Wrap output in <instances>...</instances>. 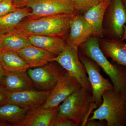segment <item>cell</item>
Returning a JSON list of instances; mask_svg holds the SVG:
<instances>
[{
	"instance_id": "obj_7",
	"label": "cell",
	"mask_w": 126,
	"mask_h": 126,
	"mask_svg": "<svg viewBox=\"0 0 126 126\" xmlns=\"http://www.w3.org/2000/svg\"><path fill=\"white\" fill-rule=\"evenodd\" d=\"M52 62L61 65L66 72L80 82L82 87L92 88L86 68L79 57V48L67 44L63 50L54 58Z\"/></svg>"
},
{
	"instance_id": "obj_8",
	"label": "cell",
	"mask_w": 126,
	"mask_h": 126,
	"mask_svg": "<svg viewBox=\"0 0 126 126\" xmlns=\"http://www.w3.org/2000/svg\"><path fill=\"white\" fill-rule=\"evenodd\" d=\"M52 62L27 70L35 88L41 90H52L59 79L66 72L58 63L57 65Z\"/></svg>"
},
{
	"instance_id": "obj_3",
	"label": "cell",
	"mask_w": 126,
	"mask_h": 126,
	"mask_svg": "<svg viewBox=\"0 0 126 126\" xmlns=\"http://www.w3.org/2000/svg\"><path fill=\"white\" fill-rule=\"evenodd\" d=\"M92 92L81 87L68 96L60 104L55 119H66L76 126H85L90 117Z\"/></svg>"
},
{
	"instance_id": "obj_15",
	"label": "cell",
	"mask_w": 126,
	"mask_h": 126,
	"mask_svg": "<svg viewBox=\"0 0 126 126\" xmlns=\"http://www.w3.org/2000/svg\"><path fill=\"white\" fill-rule=\"evenodd\" d=\"M16 52L31 68L41 67L52 62L55 56L47 50L33 45Z\"/></svg>"
},
{
	"instance_id": "obj_31",
	"label": "cell",
	"mask_w": 126,
	"mask_h": 126,
	"mask_svg": "<svg viewBox=\"0 0 126 126\" xmlns=\"http://www.w3.org/2000/svg\"><path fill=\"white\" fill-rule=\"evenodd\" d=\"M4 49V46L2 43L0 41V53Z\"/></svg>"
},
{
	"instance_id": "obj_1",
	"label": "cell",
	"mask_w": 126,
	"mask_h": 126,
	"mask_svg": "<svg viewBox=\"0 0 126 126\" xmlns=\"http://www.w3.org/2000/svg\"><path fill=\"white\" fill-rule=\"evenodd\" d=\"M77 14H58L26 20L10 31L27 37L38 35L61 37L69 30L70 20Z\"/></svg>"
},
{
	"instance_id": "obj_12",
	"label": "cell",
	"mask_w": 126,
	"mask_h": 126,
	"mask_svg": "<svg viewBox=\"0 0 126 126\" xmlns=\"http://www.w3.org/2000/svg\"><path fill=\"white\" fill-rule=\"evenodd\" d=\"M108 12L109 31L113 39L121 40L126 23V9L123 0H113L111 2Z\"/></svg>"
},
{
	"instance_id": "obj_14",
	"label": "cell",
	"mask_w": 126,
	"mask_h": 126,
	"mask_svg": "<svg viewBox=\"0 0 126 126\" xmlns=\"http://www.w3.org/2000/svg\"><path fill=\"white\" fill-rule=\"evenodd\" d=\"M1 85L9 92H14L35 89L27 70L5 72Z\"/></svg>"
},
{
	"instance_id": "obj_18",
	"label": "cell",
	"mask_w": 126,
	"mask_h": 126,
	"mask_svg": "<svg viewBox=\"0 0 126 126\" xmlns=\"http://www.w3.org/2000/svg\"><path fill=\"white\" fill-rule=\"evenodd\" d=\"M111 0H106L90 8L84 13V18L94 31L95 35L102 33L104 17L107 9L111 4Z\"/></svg>"
},
{
	"instance_id": "obj_16",
	"label": "cell",
	"mask_w": 126,
	"mask_h": 126,
	"mask_svg": "<svg viewBox=\"0 0 126 126\" xmlns=\"http://www.w3.org/2000/svg\"><path fill=\"white\" fill-rule=\"evenodd\" d=\"M104 54L120 65L126 67V44L120 40L104 39L99 41Z\"/></svg>"
},
{
	"instance_id": "obj_27",
	"label": "cell",
	"mask_w": 126,
	"mask_h": 126,
	"mask_svg": "<svg viewBox=\"0 0 126 126\" xmlns=\"http://www.w3.org/2000/svg\"><path fill=\"white\" fill-rule=\"evenodd\" d=\"M5 71L3 69L1 65L0 64V85L1 84L2 78L4 75Z\"/></svg>"
},
{
	"instance_id": "obj_9",
	"label": "cell",
	"mask_w": 126,
	"mask_h": 126,
	"mask_svg": "<svg viewBox=\"0 0 126 126\" xmlns=\"http://www.w3.org/2000/svg\"><path fill=\"white\" fill-rule=\"evenodd\" d=\"M82 87L77 79L66 72L59 79L42 105L46 108L58 107L68 96Z\"/></svg>"
},
{
	"instance_id": "obj_19",
	"label": "cell",
	"mask_w": 126,
	"mask_h": 126,
	"mask_svg": "<svg viewBox=\"0 0 126 126\" xmlns=\"http://www.w3.org/2000/svg\"><path fill=\"white\" fill-rule=\"evenodd\" d=\"M0 64L5 72L27 70L31 68L16 51L7 49L0 53Z\"/></svg>"
},
{
	"instance_id": "obj_23",
	"label": "cell",
	"mask_w": 126,
	"mask_h": 126,
	"mask_svg": "<svg viewBox=\"0 0 126 126\" xmlns=\"http://www.w3.org/2000/svg\"><path fill=\"white\" fill-rule=\"evenodd\" d=\"M18 8L14 0H2L0 2V16L16 11Z\"/></svg>"
},
{
	"instance_id": "obj_34",
	"label": "cell",
	"mask_w": 126,
	"mask_h": 126,
	"mask_svg": "<svg viewBox=\"0 0 126 126\" xmlns=\"http://www.w3.org/2000/svg\"><path fill=\"white\" fill-rule=\"evenodd\" d=\"M2 0H0V2Z\"/></svg>"
},
{
	"instance_id": "obj_29",
	"label": "cell",
	"mask_w": 126,
	"mask_h": 126,
	"mask_svg": "<svg viewBox=\"0 0 126 126\" xmlns=\"http://www.w3.org/2000/svg\"><path fill=\"white\" fill-rule=\"evenodd\" d=\"M120 40L123 41V40H126V26L125 25L124 27V32H123V35L121 39Z\"/></svg>"
},
{
	"instance_id": "obj_30",
	"label": "cell",
	"mask_w": 126,
	"mask_h": 126,
	"mask_svg": "<svg viewBox=\"0 0 126 126\" xmlns=\"http://www.w3.org/2000/svg\"><path fill=\"white\" fill-rule=\"evenodd\" d=\"M11 126L10 124L4 122L0 121V126Z\"/></svg>"
},
{
	"instance_id": "obj_21",
	"label": "cell",
	"mask_w": 126,
	"mask_h": 126,
	"mask_svg": "<svg viewBox=\"0 0 126 126\" xmlns=\"http://www.w3.org/2000/svg\"><path fill=\"white\" fill-rule=\"evenodd\" d=\"M27 7L19 8L16 11L0 16V32L14 29L29 16L30 11Z\"/></svg>"
},
{
	"instance_id": "obj_25",
	"label": "cell",
	"mask_w": 126,
	"mask_h": 126,
	"mask_svg": "<svg viewBox=\"0 0 126 126\" xmlns=\"http://www.w3.org/2000/svg\"><path fill=\"white\" fill-rule=\"evenodd\" d=\"M8 91L0 85V105L7 103Z\"/></svg>"
},
{
	"instance_id": "obj_4",
	"label": "cell",
	"mask_w": 126,
	"mask_h": 126,
	"mask_svg": "<svg viewBox=\"0 0 126 126\" xmlns=\"http://www.w3.org/2000/svg\"><path fill=\"white\" fill-rule=\"evenodd\" d=\"M102 102L88 120H104L107 126H125L126 120V97L114 89L106 90Z\"/></svg>"
},
{
	"instance_id": "obj_5",
	"label": "cell",
	"mask_w": 126,
	"mask_h": 126,
	"mask_svg": "<svg viewBox=\"0 0 126 126\" xmlns=\"http://www.w3.org/2000/svg\"><path fill=\"white\" fill-rule=\"evenodd\" d=\"M79 57L86 68L92 90V96L90 114L99 107L102 102L104 93L113 89L112 83L108 79L104 78L100 73V67L94 61L79 52Z\"/></svg>"
},
{
	"instance_id": "obj_22",
	"label": "cell",
	"mask_w": 126,
	"mask_h": 126,
	"mask_svg": "<svg viewBox=\"0 0 126 126\" xmlns=\"http://www.w3.org/2000/svg\"><path fill=\"white\" fill-rule=\"evenodd\" d=\"M77 11L85 13L88 10L106 0H72Z\"/></svg>"
},
{
	"instance_id": "obj_11",
	"label": "cell",
	"mask_w": 126,
	"mask_h": 126,
	"mask_svg": "<svg viewBox=\"0 0 126 126\" xmlns=\"http://www.w3.org/2000/svg\"><path fill=\"white\" fill-rule=\"evenodd\" d=\"M70 33L67 44L79 48L95 33L93 29L86 21L83 15L76 14L69 23Z\"/></svg>"
},
{
	"instance_id": "obj_13",
	"label": "cell",
	"mask_w": 126,
	"mask_h": 126,
	"mask_svg": "<svg viewBox=\"0 0 126 126\" xmlns=\"http://www.w3.org/2000/svg\"><path fill=\"white\" fill-rule=\"evenodd\" d=\"M58 107L46 108L43 105L29 110L23 120L16 126H50Z\"/></svg>"
},
{
	"instance_id": "obj_28",
	"label": "cell",
	"mask_w": 126,
	"mask_h": 126,
	"mask_svg": "<svg viewBox=\"0 0 126 126\" xmlns=\"http://www.w3.org/2000/svg\"><path fill=\"white\" fill-rule=\"evenodd\" d=\"M15 4L18 8H21V5L25 0H14Z\"/></svg>"
},
{
	"instance_id": "obj_10",
	"label": "cell",
	"mask_w": 126,
	"mask_h": 126,
	"mask_svg": "<svg viewBox=\"0 0 126 126\" xmlns=\"http://www.w3.org/2000/svg\"><path fill=\"white\" fill-rule=\"evenodd\" d=\"M51 91L35 89L16 92L8 91L7 103L14 104L22 108L31 110L43 105Z\"/></svg>"
},
{
	"instance_id": "obj_2",
	"label": "cell",
	"mask_w": 126,
	"mask_h": 126,
	"mask_svg": "<svg viewBox=\"0 0 126 126\" xmlns=\"http://www.w3.org/2000/svg\"><path fill=\"white\" fill-rule=\"evenodd\" d=\"M82 49L80 53L96 63L110 78L115 90L126 97V67L110 63L101 49L99 41L97 38L88 39Z\"/></svg>"
},
{
	"instance_id": "obj_24",
	"label": "cell",
	"mask_w": 126,
	"mask_h": 126,
	"mask_svg": "<svg viewBox=\"0 0 126 126\" xmlns=\"http://www.w3.org/2000/svg\"><path fill=\"white\" fill-rule=\"evenodd\" d=\"M50 126H76V125L69 119L54 118L51 122Z\"/></svg>"
},
{
	"instance_id": "obj_33",
	"label": "cell",
	"mask_w": 126,
	"mask_h": 126,
	"mask_svg": "<svg viewBox=\"0 0 126 126\" xmlns=\"http://www.w3.org/2000/svg\"><path fill=\"white\" fill-rule=\"evenodd\" d=\"M125 108H126V102H125ZM125 126H126V123H125Z\"/></svg>"
},
{
	"instance_id": "obj_20",
	"label": "cell",
	"mask_w": 126,
	"mask_h": 126,
	"mask_svg": "<svg viewBox=\"0 0 126 126\" xmlns=\"http://www.w3.org/2000/svg\"><path fill=\"white\" fill-rule=\"evenodd\" d=\"M29 110L14 104H4L0 105V121L16 126L23 120Z\"/></svg>"
},
{
	"instance_id": "obj_26",
	"label": "cell",
	"mask_w": 126,
	"mask_h": 126,
	"mask_svg": "<svg viewBox=\"0 0 126 126\" xmlns=\"http://www.w3.org/2000/svg\"><path fill=\"white\" fill-rule=\"evenodd\" d=\"M107 122L104 120H88L85 126H106Z\"/></svg>"
},
{
	"instance_id": "obj_32",
	"label": "cell",
	"mask_w": 126,
	"mask_h": 126,
	"mask_svg": "<svg viewBox=\"0 0 126 126\" xmlns=\"http://www.w3.org/2000/svg\"><path fill=\"white\" fill-rule=\"evenodd\" d=\"M123 1L124 6H125L126 9V0H123Z\"/></svg>"
},
{
	"instance_id": "obj_17",
	"label": "cell",
	"mask_w": 126,
	"mask_h": 126,
	"mask_svg": "<svg viewBox=\"0 0 126 126\" xmlns=\"http://www.w3.org/2000/svg\"><path fill=\"white\" fill-rule=\"evenodd\" d=\"M27 37L32 45L45 50L55 56L63 50L67 44L61 37L38 35Z\"/></svg>"
},
{
	"instance_id": "obj_6",
	"label": "cell",
	"mask_w": 126,
	"mask_h": 126,
	"mask_svg": "<svg viewBox=\"0 0 126 126\" xmlns=\"http://www.w3.org/2000/svg\"><path fill=\"white\" fill-rule=\"evenodd\" d=\"M31 9L26 20L58 14H75L77 11L72 0H25L21 7Z\"/></svg>"
}]
</instances>
